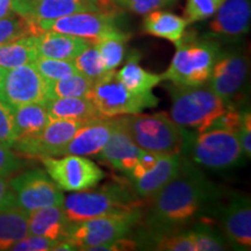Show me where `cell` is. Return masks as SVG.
Segmentation results:
<instances>
[{
	"instance_id": "cell-20",
	"label": "cell",
	"mask_w": 251,
	"mask_h": 251,
	"mask_svg": "<svg viewBox=\"0 0 251 251\" xmlns=\"http://www.w3.org/2000/svg\"><path fill=\"white\" fill-rule=\"evenodd\" d=\"M143 151L126 133L118 119H115V127L113 128L107 143L98 155L114 170L127 175L139 162Z\"/></svg>"
},
{
	"instance_id": "cell-24",
	"label": "cell",
	"mask_w": 251,
	"mask_h": 251,
	"mask_svg": "<svg viewBox=\"0 0 251 251\" xmlns=\"http://www.w3.org/2000/svg\"><path fill=\"white\" fill-rule=\"evenodd\" d=\"M187 25L184 18L158 9L146 14L143 31L148 35L165 39L178 46L183 39Z\"/></svg>"
},
{
	"instance_id": "cell-40",
	"label": "cell",
	"mask_w": 251,
	"mask_h": 251,
	"mask_svg": "<svg viewBox=\"0 0 251 251\" xmlns=\"http://www.w3.org/2000/svg\"><path fill=\"white\" fill-rule=\"evenodd\" d=\"M23 166V161L17 153L0 143V176L8 177Z\"/></svg>"
},
{
	"instance_id": "cell-44",
	"label": "cell",
	"mask_w": 251,
	"mask_h": 251,
	"mask_svg": "<svg viewBox=\"0 0 251 251\" xmlns=\"http://www.w3.org/2000/svg\"><path fill=\"white\" fill-rule=\"evenodd\" d=\"M5 72H6L5 69H2L1 67H0V83H1V80H2V77H4Z\"/></svg>"
},
{
	"instance_id": "cell-43",
	"label": "cell",
	"mask_w": 251,
	"mask_h": 251,
	"mask_svg": "<svg viewBox=\"0 0 251 251\" xmlns=\"http://www.w3.org/2000/svg\"><path fill=\"white\" fill-rule=\"evenodd\" d=\"M13 0H0V19L13 13Z\"/></svg>"
},
{
	"instance_id": "cell-9",
	"label": "cell",
	"mask_w": 251,
	"mask_h": 251,
	"mask_svg": "<svg viewBox=\"0 0 251 251\" xmlns=\"http://www.w3.org/2000/svg\"><path fill=\"white\" fill-rule=\"evenodd\" d=\"M249 70V58L242 50H220L207 81L228 108H238L246 100Z\"/></svg>"
},
{
	"instance_id": "cell-15",
	"label": "cell",
	"mask_w": 251,
	"mask_h": 251,
	"mask_svg": "<svg viewBox=\"0 0 251 251\" xmlns=\"http://www.w3.org/2000/svg\"><path fill=\"white\" fill-rule=\"evenodd\" d=\"M39 33L57 31L75 35L90 41L91 45L106 36L114 35L121 31L117 26L115 17L102 12H79L51 21L41 23Z\"/></svg>"
},
{
	"instance_id": "cell-4",
	"label": "cell",
	"mask_w": 251,
	"mask_h": 251,
	"mask_svg": "<svg viewBox=\"0 0 251 251\" xmlns=\"http://www.w3.org/2000/svg\"><path fill=\"white\" fill-rule=\"evenodd\" d=\"M168 91L171 97L170 117L186 129L206 130L228 109L207 81L197 86L172 84Z\"/></svg>"
},
{
	"instance_id": "cell-19",
	"label": "cell",
	"mask_w": 251,
	"mask_h": 251,
	"mask_svg": "<svg viewBox=\"0 0 251 251\" xmlns=\"http://www.w3.org/2000/svg\"><path fill=\"white\" fill-rule=\"evenodd\" d=\"M115 127L114 118L92 119L80 127L70 142L63 150L62 156L97 155L107 143L113 128Z\"/></svg>"
},
{
	"instance_id": "cell-23",
	"label": "cell",
	"mask_w": 251,
	"mask_h": 251,
	"mask_svg": "<svg viewBox=\"0 0 251 251\" xmlns=\"http://www.w3.org/2000/svg\"><path fill=\"white\" fill-rule=\"evenodd\" d=\"M46 108L49 120H92L103 118L92 100L83 97L47 100Z\"/></svg>"
},
{
	"instance_id": "cell-31",
	"label": "cell",
	"mask_w": 251,
	"mask_h": 251,
	"mask_svg": "<svg viewBox=\"0 0 251 251\" xmlns=\"http://www.w3.org/2000/svg\"><path fill=\"white\" fill-rule=\"evenodd\" d=\"M128 39L129 35L121 30L114 35L106 36L93 43L101 56L103 65L108 72L114 71L124 61L125 45Z\"/></svg>"
},
{
	"instance_id": "cell-6",
	"label": "cell",
	"mask_w": 251,
	"mask_h": 251,
	"mask_svg": "<svg viewBox=\"0 0 251 251\" xmlns=\"http://www.w3.org/2000/svg\"><path fill=\"white\" fill-rule=\"evenodd\" d=\"M177 47L170 67L162 74L163 80H170L176 85L197 86L208 80L213 65L220 52L216 41L196 39L190 34L183 36Z\"/></svg>"
},
{
	"instance_id": "cell-18",
	"label": "cell",
	"mask_w": 251,
	"mask_h": 251,
	"mask_svg": "<svg viewBox=\"0 0 251 251\" xmlns=\"http://www.w3.org/2000/svg\"><path fill=\"white\" fill-rule=\"evenodd\" d=\"M250 0H226L209 23V37L238 39L250 30Z\"/></svg>"
},
{
	"instance_id": "cell-29",
	"label": "cell",
	"mask_w": 251,
	"mask_h": 251,
	"mask_svg": "<svg viewBox=\"0 0 251 251\" xmlns=\"http://www.w3.org/2000/svg\"><path fill=\"white\" fill-rule=\"evenodd\" d=\"M94 83L89 78L76 72L61 79L48 81L47 100L55 98H90L92 94Z\"/></svg>"
},
{
	"instance_id": "cell-11",
	"label": "cell",
	"mask_w": 251,
	"mask_h": 251,
	"mask_svg": "<svg viewBox=\"0 0 251 251\" xmlns=\"http://www.w3.org/2000/svg\"><path fill=\"white\" fill-rule=\"evenodd\" d=\"M181 157L144 150L136 165L126 175L135 193L142 199L151 198L177 175Z\"/></svg>"
},
{
	"instance_id": "cell-32",
	"label": "cell",
	"mask_w": 251,
	"mask_h": 251,
	"mask_svg": "<svg viewBox=\"0 0 251 251\" xmlns=\"http://www.w3.org/2000/svg\"><path fill=\"white\" fill-rule=\"evenodd\" d=\"M74 64L77 69V72L89 78L93 83H97L99 79H101L108 72L103 65L101 56L93 45H90L86 49H84L74 59Z\"/></svg>"
},
{
	"instance_id": "cell-5",
	"label": "cell",
	"mask_w": 251,
	"mask_h": 251,
	"mask_svg": "<svg viewBox=\"0 0 251 251\" xmlns=\"http://www.w3.org/2000/svg\"><path fill=\"white\" fill-rule=\"evenodd\" d=\"M119 124L141 149L162 155H181L184 128L166 112L155 114H131L118 118Z\"/></svg>"
},
{
	"instance_id": "cell-42",
	"label": "cell",
	"mask_w": 251,
	"mask_h": 251,
	"mask_svg": "<svg viewBox=\"0 0 251 251\" xmlns=\"http://www.w3.org/2000/svg\"><path fill=\"white\" fill-rule=\"evenodd\" d=\"M15 206L14 194L12 192L11 185L7 177L0 176V211Z\"/></svg>"
},
{
	"instance_id": "cell-27",
	"label": "cell",
	"mask_w": 251,
	"mask_h": 251,
	"mask_svg": "<svg viewBox=\"0 0 251 251\" xmlns=\"http://www.w3.org/2000/svg\"><path fill=\"white\" fill-rule=\"evenodd\" d=\"M28 235V212L17 206L0 211V251L9 250Z\"/></svg>"
},
{
	"instance_id": "cell-7",
	"label": "cell",
	"mask_w": 251,
	"mask_h": 251,
	"mask_svg": "<svg viewBox=\"0 0 251 251\" xmlns=\"http://www.w3.org/2000/svg\"><path fill=\"white\" fill-rule=\"evenodd\" d=\"M142 208L114 213L74 224L68 241L77 250L97 251L100 247L128 236L142 220Z\"/></svg>"
},
{
	"instance_id": "cell-8",
	"label": "cell",
	"mask_w": 251,
	"mask_h": 251,
	"mask_svg": "<svg viewBox=\"0 0 251 251\" xmlns=\"http://www.w3.org/2000/svg\"><path fill=\"white\" fill-rule=\"evenodd\" d=\"M92 100L103 118H115L143 112L147 108L156 107L158 98L152 92L134 93L117 78L114 71L94 83Z\"/></svg>"
},
{
	"instance_id": "cell-35",
	"label": "cell",
	"mask_w": 251,
	"mask_h": 251,
	"mask_svg": "<svg viewBox=\"0 0 251 251\" xmlns=\"http://www.w3.org/2000/svg\"><path fill=\"white\" fill-rule=\"evenodd\" d=\"M225 1L226 0H186L183 18L188 25L206 20L212 18Z\"/></svg>"
},
{
	"instance_id": "cell-28",
	"label": "cell",
	"mask_w": 251,
	"mask_h": 251,
	"mask_svg": "<svg viewBox=\"0 0 251 251\" xmlns=\"http://www.w3.org/2000/svg\"><path fill=\"white\" fill-rule=\"evenodd\" d=\"M117 78L128 90L134 93L151 92L153 87L163 80L161 75L144 70L139 65V57L133 54L126 65L117 74Z\"/></svg>"
},
{
	"instance_id": "cell-25",
	"label": "cell",
	"mask_w": 251,
	"mask_h": 251,
	"mask_svg": "<svg viewBox=\"0 0 251 251\" xmlns=\"http://www.w3.org/2000/svg\"><path fill=\"white\" fill-rule=\"evenodd\" d=\"M13 114L17 140L36 136L50 121L46 103H27L19 106L13 109Z\"/></svg>"
},
{
	"instance_id": "cell-16",
	"label": "cell",
	"mask_w": 251,
	"mask_h": 251,
	"mask_svg": "<svg viewBox=\"0 0 251 251\" xmlns=\"http://www.w3.org/2000/svg\"><path fill=\"white\" fill-rule=\"evenodd\" d=\"M13 11L26 19L39 35L37 26L79 12H100L98 0H13Z\"/></svg>"
},
{
	"instance_id": "cell-38",
	"label": "cell",
	"mask_w": 251,
	"mask_h": 251,
	"mask_svg": "<svg viewBox=\"0 0 251 251\" xmlns=\"http://www.w3.org/2000/svg\"><path fill=\"white\" fill-rule=\"evenodd\" d=\"M15 140L17 136L13 109L0 100V143L12 149Z\"/></svg>"
},
{
	"instance_id": "cell-34",
	"label": "cell",
	"mask_w": 251,
	"mask_h": 251,
	"mask_svg": "<svg viewBox=\"0 0 251 251\" xmlns=\"http://www.w3.org/2000/svg\"><path fill=\"white\" fill-rule=\"evenodd\" d=\"M27 35H35L33 27L15 12L0 19V45Z\"/></svg>"
},
{
	"instance_id": "cell-1",
	"label": "cell",
	"mask_w": 251,
	"mask_h": 251,
	"mask_svg": "<svg viewBox=\"0 0 251 251\" xmlns=\"http://www.w3.org/2000/svg\"><path fill=\"white\" fill-rule=\"evenodd\" d=\"M220 199V188L183 156L177 175L149 198V205L141 220L144 228L141 238L152 246L163 235L183 231L203 219H209Z\"/></svg>"
},
{
	"instance_id": "cell-2",
	"label": "cell",
	"mask_w": 251,
	"mask_h": 251,
	"mask_svg": "<svg viewBox=\"0 0 251 251\" xmlns=\"http://www.w3.org/2000/svg\"><path fill=\"white\" fill-rule=\"evenodd\" d=\"M62 207L72 224H78L99 216L143 208L144 203L131 185L111 181L94 190L72 192L64 198Z\"/></svg>"
},
{
	"instance_id": "cell-22",
	"label": "cell",
	"mask_w": 251,
	"mask_h": 251,
	"mask_svg": "<svg viewBox=\"0 0 251 251\" xmlns=\"http://www.w3.org/2000/svg\"><path fill=\"white\" fill-rule=\"evenodd\" d=\"M90 45L85 39L57 31H43L36 35L39 57L74 61Z\"/></svg>"
},
{
	"instance_id": "cell-21",
	"label": "cell",
	"mask_w": 251,
	"mask_h": 251,
	"mask_svg": "<svg viewBox=\"0 0 251 251\" xmlns=\"http://www.w3.org/2000/svg\"><path fill=\"white\" fill-rule=\"evenodd\" d=\"M74 224L62 206H50L28 213V234L54 241L68 240Z\"/></svg>"
},
{
	"instance_id": "cell-41",
	"label": "cell",
	"mask_w": 251,
	"mask_h": 251,
	"mask_svg": "<svg viewBox=\"0 0 251 251\" xmlns=\"http://www.w3.org/2000/svg\"><path fill=\"white\" fill-rule=\"evenodd\" d=\"M238 140H240L241 149H242L243 156L247 158L251 157V115L250 109L242 111V119L241 125L237 131Z\"/></svg>"
},
{
	"instance_id": "cell-39",
	"label": "cell",
	"mask_w": 251,
	"mask_h": 251,
	"mask_svg": "<svg viewBox=\"0 0 251 251\" xmlns=\"http://www.w3.org/2000/svg\"><path fill=\"white\" fill-rule=\"evenodd\" d=\"M58 241L39 236V235L28 234L27 236L21 238L17 243L13 244L9 250L12 251H49L55 250Z\"/></svg>"
},
{
	"instance_id": "cell-30",
	"label": "cell",
	"mask_w": 251,
	"mask_h": 251,
	"mask_svg": "<svg viewBox=\"0 0 251 251\" xmlns=\"http://www.w3.org/2000/svg\"><path fill=\"white\" fill-rule=\"evenodd\" d=\"M187 230L194 241L197 251H222L229 248L224 233L213 225L211 219H203Z\"/></svg>"
},
{
	"instance_id": "cell-13",
	"label": "cell",
	"mask_w": 251,
	"mask_h": 251,
	"mask_svg": "<svg viewBox=\"0 0 251 251\" xmlns=\"http://www.w3.org/2000/svg\"><path fill=\"white\" fill-rule=\"evenodd\" d=\"M90 120H50L39 135L17 140L12 149L17 155L27 158L43 159L46 157H61L63 150L75 134Z\"/></svg>"
},
{
	"instance_id": "cell-37",
	"label": "cell",
	"mask_w": 251,
	"mask_h": 251,
	"mask_svg": "<svg viewBox=\"0 0 251 251\" xmlns=\"http://www.w3.org/2000/svg\"><path fill=\"white\" fill-rule=\"evenodd\" d=\"M118 8L135 14H148L150 12L174 6L177 0H111Z\"/></svg>"
},
{
	"instance_id": "cell-10",
	"label": "cell",
	"mask_w": 251,
	"mask_h": 251,
	"mask_svg": "<svg viewBox=\"0 0 251 251\" xmlns=\"http://www.w3.org/2000/svg\"><path fill=\"white\" fill-rule=\"evenodd\" d=\"M47 174L61 191L80 192L96 187L105 174L96 163L89 158L77 155L46 157L41 159Z\"/></svg>"
},
{
	"instance_id": "cell-33",
	"label": "cell",
	"mask_w": 251,
	"mask_h": 251,
	"mask_svg": "<svg viewBox=\"0 0 251 251\" xmlns=\"http://www.w3.org/2000/svg\"><path fill=\"white\" fill-rule=\"evenodd\" d=\"M37 72L47 81H54L64 78L69 75L76 74L77 69L74 61H64V59H55L47 57H37L33 62Z\"/></svg>"
},
{
	"instance_id": "cell-26",
	"label": "cell",
	"mask_w": 251,
	"mask_h": 251,
	"mask_svg": "<svg viewBox=\"0 0 251 251\" xmlns=\"http://www.w3.org/2000/svg\"><path fill=\"white\" fill-rule=\"evenodd\" d=\"M39 57L36 35H27L0 45V67L9 70L29 64Z\"/></svg>"
},
{
	"instance_id": "cell-3",
	"label": "cell",
	"mask_w": 251,
	"mask_h": 251,
	"mask_svg": "<svg viewBox=\"0 0 251 251\" xmlns=\"http://www.w3.org/2000/svg\"><path fill=\"white\" fill-rule=\"evenodd\" d=\"M181 155L196 165L213 171L235 168L244 157L236 131L220 128H207L203 131L184 128Z\"/></svg>"
},
{
	"instance_id": "cell-14",
	"label": "cell",
	"mask_w": 251,
	"mask_h": 251,
	"mask_svg": "<svg viewBox=\"0 0 251 251\" xmlns=\"http://www.w3.org/2000/svg\"><path fill=\"white\" fill-rule=\"evenodd\" d=\"M48 81L33 63L6 70L0 83V100L12 109L27 103H46Z\"/></svg>"
},
{
	"instance_id": "cell-17",
	"label": "cell",
	"mask_w": 251,
	"mask_h": 251,
	"mask_svg": "<svg viewBox=\"0 0 251 251\" xmlns=\"http://www.w3.org/2000/svg\"><path fill=\"white\" fill-rule=\"evenodd\" d=\"M222 233L229 247L238 251L251 249V206L246 194H233L221 211Z\"/></svg>"
},
{
	"instance_id": "cell-36",
	"label": "cell",
	"mask_w": 251,
	"mask_h": 251,
	"mask_svg": "<svg viewBox=\"0 0 251 251\" xmlns=\"http://www.w3.org/2000/svg\"><path fill=\"white\" fill-rule=\"evenodd\" d=\"M153 250L159 251H197L194 241L188 230L163 235L152 243Z\"/></svg>"
},
{
	"instance_id": "cell-12",
	"label": "cell",
	"mask_w": 251,
	"mask_h": 251,
	"mask_svg": "<svg viewBox=\"0 0 251 251\" xmlns=\"http://www.w3.org/2000/svg\"><path fill=\"white\" fill-rule=\"evenodd\" d=\"M15 206L26 212L50 206H62L64 196L46 170L25 171L9 180Z\"/></svg>"
}]
</instances>
